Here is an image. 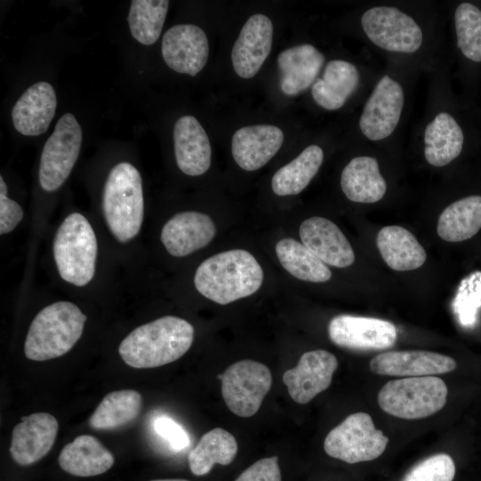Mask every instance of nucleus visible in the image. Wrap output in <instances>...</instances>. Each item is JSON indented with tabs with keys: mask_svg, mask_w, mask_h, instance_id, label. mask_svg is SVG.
<instances>
[{
	"mask_svg": "<svg viewBox=\"0 0 481 481\" xmlns=\"http://www.w3.org/2000/svg\"><path fill=\"white\" fill-rule=\"evenodd\" d=\"M444 6L436 1L370 2L353 18V27L385 61L411 63L428 75L448 60Z\"/></svg>",
	"mask_w": 481,
	"mask_h": 481,
	"instance_id": "f257e3e1",
	"label": "nucleus"
},
{
	"mask_svg": "<svg viewBox=\"0 0 481 481\" xmlns=\"http://www.w3.org/2000/svg\"><path fill=\"white\" fill-rule=\"evenodd\" d=\"M423 74L411 63L386 61L356 118V140L384 151L395 150L412 111L417 82Z\"/></svg>",
	"mask_w": 481,
	"mask_h": 481,
	"instance_id": "f03ea898",
	"label": "nucleus"
},
{
	"mask_svg": "<svg viewBox=\"0 0 481 481\" xmlns=\"http://www.w3.org/2000/svg\"><path fill=\"white\" fill-rule=\"evenodd\" d=\"M449 60L428 75L425 105L410 140L423 161L434 168L448 167L463 152L466 132L449 80Z\"/></svg>",
	"mask_w": 481,
	"mask_h": 481,
	"instance_id": "7ed1b4c3",
	"label": "nucleus"
},
{
	"mask_svg": "<svg viewBox=\"0 0 481 481\" xmlns=\"http://www.w3.org/2000/svg\"><path fill=\"white\" fill-rule=\"evenodd\" d=\"M194 328L186 320L167 315L133 330L119 344L126 364L150 369L173 363L191 347Z\"/></svg>",
	"mask_w": 481,
	"mask_h": 481,
	"instance_id": "20e7f679",
	"label": "nucleus"
},
{
	"mask_svg": "<svg viewBox=\"0 0 481 481\" xmlns=\"http://www.w3.org/2000/svg\"><path fill=\"white\" fill-rule=\"evenodd\" d=\"M263 279V269L254 256L236 249L205 259L198 266L193 281L203 297L227 305L257 292Z\"/></svg>",
	"mask_w": 481,
	"mask_h": 481,
	"instance_id": "39448f33",
	"label": "nucleus"
},
{
	"mask_svg": "<svg viewBox=\"0 0 481 481\" xmlns=\"http://www.w3.org/2000/svg\"><path fill=\"white\" fill-rule=\"evenodd\" d=\"M87 317L74 303L54 302L34 317L24 342L25 356L46 361L67 354L79 340Z\"/></svg>",
	"mask_w": 481,
	"mask_h": 481,
	"instance_id": "423d86ee",
	"label": "nucleus"
},
{
	"mask_svg": "<svg viewBox=\"0 0 481 481\" xmlns=\"http://www.w3.org/2000/svg\"><path fill=\"white\" fill-rule=\"evenodd\" d=\"M102 210L112 235L120 242L133 240L140 232L144 216L142 177L129 162L115 165L106 179Z\"/></svg>",
	"mask_w": 481,
	"mask_h": 481,
	"instance_id": "0eeeda50",
	"label": "nucleus"
},
{
	"mask_svg": "<svg viewBox=\"0 0 481 481\" xmlns=\"http://www.w3.org/2000/svg\"><path fill=\"white\" fill-rule=\"evenodd\" d=\"M53 257L62 280L84 287L94 278L97 240L88 220L80 213L69 214L58 227L53 245Z\"/></svg>",
	"mask_w": 481,
	"mask_h": 481,
	"instance_id": "6e6552de",
	"label": "nucleus"
},
{
	"mask_svg": "<svg viewBox=\"0 0 481 481\" xmlns=\"http://www.w3.org/2000/svg\"><path fill=\"white\" fill-rule=\"evenodd\" d=\"M380 69L371 60L330 59L311 87L312 99L326 111L339 110L355 100L362 103Z\"/></svg>",
	"mask_w": 481,
	"mask_h": 481,
	"instance_id": "1a4fd4ad",
	"label": "nucleus"
},
{
	"mask_svg": "<svg viewBox=\"0 0 481 481\" xmlns=\"http://www.w3.org/2000/svg\"><path fill=\"white\" fill-rule=\"evenodd\" d=\"M447 394L445 383L438 377H408L386 383L378 394V403L392 416L416 420L440 411Z\"/></svg>",
	"mask_w": 481,
	"mask_h": 481,
	"instance_id": "9d476101",
	"label": "nucleus"
},
{
	"mask_svg": "<svg viewBox=\"0 0 481 481\" xmlns=\"http://www.w3.org/2000/svg\"><path fill=\"white\" fill-rule=\"evenodd\" d=\"M388 438L375 428L366 412H356L346 417L332 428L325 437V452L347 463L369 461L385 451Z\"/></svg>",
	"mask_w": 481,
	"mask_h": 481,
	"instance_id": "9b49d317",
	"label": "nucleus"
},
{
	"mask_svg": "<svg viewBox=\"0 0 481 481\" xmlns=\"http://www.w3.org/2000/svg\"><path fill=\"white\" fill-rule=\"evenodd\" d=\"M81 144L80 125L73 114L65 113L42 151L38 179L44 191L54 192L64 183L76 164Z\"/></svg>",
	"mask_w": 481,
	"mask_h": 481,
	"instance_id": "f8f14e48",
	"label": "nucleus"
},
{
	"mask_svg": "<svg viewBox=\"0 0 481 481\" xmlns=\"http://www.w3.org/2000/svg\"><path fill=\"white\" fill-rule=\"evenodd\" d=\"M219 377L225 404L232 413L243 418L257 412L272 386L268 367L253 360L236 362Z\"/></svg>",
	"mask_w": 481,
	"mask_h": 481,
	"instance_id": "ddd939ff",
	"label": "nucleus"
},
{
	"mask_svg": "<svg viewBox=\"0 0 481 481\" xmlns=\"http://www.w3.org/2000/svg\"><path fill=\"white\" fill-rule=\"evenodd\" d=\"M381 151L366 144V151L355 155L343 167L339 184L350 201L373 204L385 198L388 183L379 158Z\"/></svg>",
	"mask_w": 481,
	"mask_h": 481,
	"instance_id": "4468645a",
	"label": "nucleus"
},
{
	"mask_svg": "<svg viewBox=\"0 0 481 481\" xmlns=\"http://www.w3.org/2000/svg\"><path fill=\"white\" fill-rule=\"evenodd\" d=\"M330 340L352 350H382L393 346L397 338L395 326L386 320L340 314L328 326Z\"/></svg>",
	"mask_w": 481,
	"mask_h": 481,
	"instance_id": "2eb2a0df",
	"label": "nucleus"
},
{
	"mask_svg": "<svg viewBox=\"0 0 481 481\" xmlns=\"http://www.w3.org/2000/svg\"><path fill=\"white\" fill-rule=\"evenodd\" d=\"M338 367L336 356L323 349L304 353L296 367L286 371L282 381L289 395L305 404L329 387Z\"/></svg>",
	"mask_w": 481,
	"mask_h": 481,
	"instance_id": "dca6fc26",
	"label": "nucleus"
},
{
	"mask_svg": "<svg viewBox=\"0 0 481 481\" xmlns=\"http://www.w3.org/2000/svg\"><path fill=\"white\" fill-rule=\"evenodd\" d=\"M161 53L166 64L173 70L195 76L207 63L208 40L196 25H175L162 37Z\"/></svg>",
	"mask_w": 481,
	"mask_h": 481,
	"instance_id": "f3484780",
	"label": "nucleus"
},
{
	"mask_svg": "<svg viewBox=\"0 0 481 481\" xmlns=\"http://www.w3.org/2000/svg\"><path fill=\"white\" fill-rule=\"evenodd\" d=\"M59 423L47 412L21 418L12 429L10 453L20 466H29L44 458L54 444Z\"/></svg>",
	"mask_w": 481,
	"mask_h": 481,
	"instance_id": "a211bd4d",
	"label": "nucleus"
},
{
	"mask_svg": "<svg viewBox=\"0 0 481 481\" xmlns=\"http://www.w3.org/2000/svg\"><path fill=\"white\" fill-rule=\"evenodd\" d=\"M273 25L264 14L249 18L240 31L232 50V63L242 78L253 77L268 57L273 44Z\"/></svg>",
	"mask_w": 481,
	"mask_h": 481,
	"instance_id": "6ab92c4d",
	"label": "nucleus"
},
{
	"mask_svg": "<svg viewBox=\"0 0 481 481\" xmlns=\"http://www.w3.org/2000/svg\"><path fill=\"white\" fill-rule=\"evenodd\" d=\"M216 232V224L209 216L184 211L167 221L160 232V240L171 256L182 257L206 247Z\"/></svg>",
	"mask_w": 481,
	"mask_h": 481,
	"instance_id": "aec40b11",
	"label": "nucleus"
},
{
	"mask_svg": "<svg viewBox=\"0 0 481 481\" xmlns=\"http://www.w3.org/2000/svg\"><path fill=\"white\" fill-rule=\"evenodd\" d=\"M302 243L323 263L345 268L355 262L354 250L341 230L330 220L313 216L299 227Z\"/></svg>",
	"mask_w": 481,
	"mask_h": 481,
	"instance_id": "412c9836",
	"label": "nucleus"
},
{
	"mask_svg": "<svg viewBox=\"0 0 481 481\" xmlns=\"http://www.w3.org/2000/svg\"><path fill=\"white\" fill-rule=\"evenodd\" d=\"M326 61L325 54L312 44L282 51L277 58L281 92L295 96L311 88Z\"/></svg>",
	"mask_w": 481,
	"mask_h": 481,
	"instance_id": "4be33fe9",
	"label": "nucleus"
},
{
	"mask_svg": "<svg viewBox=\"0 0 481 481\" xmlns=\"http://www.w3.org/2000/svg\"><path fill=\"white\" fill-rule=\"evenodd\" d=\"M457 366L448 355L430 351H389L373 357L370 363L371 371L379 375L398 377H422L453 371Z\"/></svg>",
	"mask_w": 481,
	"mask_h": 481,
	"instance_id": "5701e85b",
	"label": "nucleus"
},
{
	"mask_svg": "<svg viewBox=\"0 0 481 481\" xmlns=\"http://www.w3.org/2000/svg\"><path fill=\"white\" fill-rule=\"evenodd\" d=\"M283 132L273 125L247 126L232 138V154L237 165L247 171L264 167L283 143Z\"/></svg>",
	"mask_w": 481,
	"mask_h": 481,
	"instance_id": "b1692460",
	"label": "nucleus"
},
{
	"mask_svg": "<svg viewBox=\"0 0 481 481\" xmlns=\"http://www.w3.org/2000/svg\"><path fill=\"white\" fill-rule=\"evenodd\" d=\"M56 106V94L52 85L45 81L37 82L26 89L14 104L12 124L23 135H39L48 129Z\"/></svg>",
	"mask_w": 481,
	"mask_h": 481,
	"instance_id": "393cba45",
	"label": "nucleus"
},
{
	"mask_svg": "<svg viewBox=\"0 0 481 481\" xmlns=\"http://www.w3.org/2000/svg\"><path fill=\"white\" fill-rule=\"evenodd\" d=\"M176 164L185 175L206 173L211 164L208 136L196 118L185 115L177 119L173 131Z\"/></svg>",
	"mask_w": 481,
	"mask_h": 481,
	"instance_id": "a878e982",
	"label": "nucleus"
},
{
	"mask_svg": "<svg viewBox=\"0 0 481 481\" xmlns=\"http://www.w3.org/2000/svg\"><path fill=\"white\" fill-rule=\"evenodd\" d=\"M58 461L69 474L86 477L105 473L113 466L114 456L94 436L81 435L62 448Z\"/></svg>",
	"mask_w": 481,
	"mask_h": 481,
	"instance_id": "bb28decb",
	"label": "nucleus"
},
{
	"mask_svg": "<svg viewBox=\"0 0 481 481\" xmlns=\"http://www.w3.org/2000/svg\"><path fill=\"white\" fill-rule=\"evenodd\" d=\"M376 243L386 264L395 271H411L420 268L426 261L427 254L414 235L399 225L381 228Z\"/></svg>",
	"mask_w": 481,
	"mask_h": 481,
	"instance_id": "cd10ccee",
	"label": "nucleus"
},
{
	"mask_svg": "<svg viewBox=\"0 0 481 481\" xmlns=\"http://www.w3.org/2000/svg\"><path fill=\"white\" fill-rule=\"evenodd\" d=\"M481 229V195L461 198L448 206L439 216L436 232L449 242L470 239Z\"/></svg>",
	"mask_w": 481,
	"mask_h": 481,
	"instance_id": "c85d7f7f",
	"label": "nucleus"
},
{
	"mask_svg": "<svg viewBox=\"0 0 481 481\" xmlns=\"http://www.w3.org/2000/svg\"><path fill=\"white\" fill-rule=\"evenodd\" d=\"M325 153L319 144H309L293 160L279 168L272 178L273 192L278 196L297 195L318 173Z\"/></svg>",
	"mask_w": 481,
	"mask_h": 481,
	"instance_id": "c756f323",
	"label": "nucleus"
},
{
	"mask_svg": "<svg viewBox=\"0 0 481 481\" xmlns=\"http://www.w3.org/2000/svg\"><path fill=\"white\" fill-rule=\"evenodd\" d=\"M143 398L133 389L116 390L107 394L89 419V425L96 430L121 428L139 416Z\"/></svg>",
	"mask_w": 481,
	"mask_h": 481,
	"instance_id": "7c9ffc66",
	"label": "nucleus"
},
{
	"mask_svg": "<svg viewBox=\"0 0 481 481\" xmlns=\"http://www.w3.org/2000/svg\"><path fill=\"white\" fill-rule=\"evenodd\" d=\"M238 452L235 437L222 428L205 433L188 455L189 467L196 476L208 474L215 464L229 465Z\"/></svg>",
	"mask_w": 481,
	"mask_h": 481,
	"instance_id": "2f4dec72",
	"label": "nucleus"
},
{
	"mask_svg": "<svg viewBox=\"0 0 481 481\" xmlns=\"http://www.w3.org/2000/svg\"><path fill=\"white\" fill-rule=\"evenodd\" d=\"M454 49L471 63H481V8L470 2H461L452 10Z\"/></svg>",
	"mask_w": 481,
	"mask_h": 481,
	"instance_id": "473e14b6",
	"label": "nucleus"
},
{
	"mask_svg": "<svg viewBox=\"0 0 481 481\" xmlns=\"http://www.w3.org/2000/svg\"><path fill=\"white\" fill-rule=\"evenodd\" d=\"M282 267L297 279L310 282H325L331 277L329 267L303 243L285 238L275 246Z\"/></svg>",
	"mask_w": 481,
	"mask_h": 481,
	"instance_id": "72a5a7b5",
	"label": "nucleus"
},
{
	"mask_svg": "<svg viewBox=\"0 0 481 481\" xmlns=\"http://www.w3.org/2000/svg\"><path fill=\"white\" fill-rule=\"evenodd\" d=\"M169 2L166 0H134L127 21L135 39L144 45L154 44L159 37Z\"/></svg>",
	"mask_w": 481,
	"mask_h": 481,
	"instance_id": "f704fd0d",
	"label": "nucleus"
},
{
	"mask_svg": "<svg viewBox=\"0 0 481 481\" xmlns=\"http://www.w3.org/2000/svg\"><path fill=\"white\" fill-rule=\"evenodd\" d=\"M481 306V272H475L461 281L453 301V309L460 322L471 326L476 322Z\"/></svg>",
	"mask_w": 481,
	"mask_h": 481,
	"instance_id": "c9c22d12",
	"label": "nucleus"
},
{
	"mask_svg": "<svg viewBox=\"0 0 481 481\" xmlns=\"http://www.w3.org/2000/svg\"><path fill=\"white\" fill-rule=\"evenodd\" d=\"M455 465L446 453L431 455L414 465L402 481H452Z\"/></svg>",
	"mask_w": 481,
	"mask_h": 481,
	"instance_id": "e433bc0d",
	"label": "nucleus"
},
{
	"mask_svg": "<svg viewBox=\"0 0 481 481\" xmlns=\"http://www.w3.org/2000/svg\"><path fill=\"white\" fill-rule=\"evenodd\" d=\"M153 426L156 433L166 440L174 450L180 451L190 444L188 434L174 420L165 416L158 417L155 419Z\"/></svg>",
	"mask_w": 481,
	"mask_h": 481,
	"instance_id": "4c0bfd02",
	"label": "nucleus"
},
{
	"mask_svg": "<svg viewBox=\"0 0 481 481\" xmlns=\"http://www.w3.org/2000/svg\"><path fill=\"white\" fill-rule=\"evenodd\" d=\"M235 481H281L278 457L261 459L246 469Z\"/></svg>",
	"mask_w": 481,
	"mask_h": 481,
	"instance_id": "58836bf2",
	"label": "nucleus"
},
{
	"mask_svg": "<svg viewBox=\"0 0 481 481\" xmlns=\"http://www.w3.org/2000/svg\"><path fill=\"white\" fill-rule=\"evenodd\" d=\"M24 212L15 200L0 194V233L11 232L22 220Z\"/></svg>",
	"mask_w": 481,
	"mask_h": 481,
	"instance_id": "ea45409f",
	"label": "nucleus"
},
{
	"mask_svg": "<svg viewBox=\"0 0 481 481\" xmlns=\"http://www.w3.org/2000/svg\"><path fill=\"white\" fill-rule=\"evenodd\" d=\"M151 481H188V480L174 478V479H156V480H151Z\"/></svg>",
	"mask_w": 481,
	"mask_h": 481,
	"instance_id": "a19ab883",
	"label": "nucleus"
}]
</instances>
